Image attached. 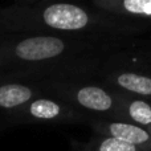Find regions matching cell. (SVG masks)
Listing matches in <instances>:
<instances>
[{
    "instance_id": "8992f818",
    "label": "cell",
    "mask_w": 151,
    "mask_h": 151,
    "mask_svg": "<svg viewBox=\"0 0 151 151\" xmlns=\"http://www.w3.org/2000/svg\"><path fill=\"white\" fill-rule=\"evenodd\" d=\"M118 83L122 88L134 93L151 96V78L134 73H125L118 77Z\"/></svg>"
},
{
    "instance_id": "9c48e42d",
    "label": "cell",
    "mask_w": 151,
    "mask_h": 151,
    "mask_svg": "<svg viewBox=\"0 0 151 151\" xmlns=\"http://www.w3.org/2000/svg\"><path fill=\"white\" fill-rule=\"evenodd\" d=\"M123 7L131 13L151 15V0H125Z\"/></svg>"
},
{
    "instance_id": "6da1fadb",
    "label": "cell",
    "mask_w": 151,
    "mask_h": 151,
    "mask_svg": "<svg viewBox=\"0 0 151 151\" xmlns=\"http://www.w3.org/2000/svg\"><path fill=\"white\" fill-rule=\"evenodd\" d=\"M64 42L60 39L49 36L31 37L20 41L16 45V56L25 61H41L61 55Z\"/></svg>"
},
{
    "instance_id": "ba28073f",
    "label": "cell",
    "mask_w": 151,
    "mask_h": 151,
    "mask_svg": "<svg viewBox=\"0 0 151 151\" xmlns=\"http://www.w3.org/2000/svg\"><path fill=\"white\" fill-rule=\"evenodd\" d=\"M130 115L134 121L142 123V125H149L151 123V107L146 102L134 101L129 107Z\"/></svg>"
},
{
    "instance_id": "277c9868",
    "label": "cell",
    "mask_w": 151,
    "mask_h": 151,
    "mask_svg": "<svg viewBox=\"0 0 151 151\" xmlns=\"http://www.w3.org/2000/svg\"><path fill=\"white\" fill-rule=\"evenodd\" d=\"M32 97V90L24 85L9 83L0 86V106L9 109L25 104Z\"/></svg>"
},
{
    "instance_id": "30bf717a",
    "label": "cell",
    "mask_w": 151,
    "mask_h": 151,
    "mask_svg": "<svg viewBox=\"0 0 151 151\" xmlns=\"http://www.w3.org/2000/svg\"><path fill=\"white\" fill-rule=\"evenodd\" d=\"M99 151H135V146L118 141L115 138H109L102 142L99 146Z\"/></svg>"
},
{
    "instance_id": "3957f363",
    "label": "cell",
    "mask_w": 151,
    "mask_h": 151,
    "mask_svg": "<svg viewBox=\"0 0 151 151\" xmlns=\"http://www.w3.org/2000/svg\"><path fill=\"white\" fill-rule=\"evenodd\" d=\"M77 99L82 106L97 111H105L111 107V98L102 89L96 86L82 88L77 94Z\"/></svg>"
},
{
    "instance_id": "52a82bcc",
    "label": "cell",
    "mask_w": 151,
    "mask_h": 151,
    "mask_svg": "<svg viewBox=\"0 0 151 151\" xmlns=\"http://www.w3.org/2000/svg\"><path fill=\"white\" fill-rule=\"evenodd\" d=\"M29 111L33 117L41 119H52L60 114V106L48 99H37L29 107Z\"/></svg>"
},
{
    "instance_id": "7a4b0ae2",
    "label": "cell",
    "mask_w": 151,
    "mask_h": 151,
    "mask_svg": "<svg viewBox=\"0 0 151 151\" xmlns=\"http://www.w3.org/2000/svg\"><path fill=\"white\" fill-rule=\"evenodd\" d=\"M42 17L49 27L56 29H64V31L81 29L89 21L85 11L72 4L50 5L44 11Z\"/></svg>"
},
{
    "instance_id": "5b68a950",
    "label": "cell",
    "mask_w": 151,
    "mask_h": 151,
    "mask_svg": "<svg viewBox=\"0 0 151 151\" xmlns=\"http://www.w3.org/2000/svg\"><path fill=\"white\" fill-rule=\"evenodd\" d=\"M110 133L118 141H122L129 145L143 143L149 139V134L141 127L127 123H111L110 125Z\"/></svg>"
}]
</instances>
